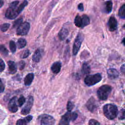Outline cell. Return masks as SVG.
<instances>
[{"instance_id": "38", "label": "cell", "mask_w": 125, "mask_h": 125, "mask_svg": "<svg viewBox=\"0 0 125 125\" xmlns=\"http://www.w3.org/2000/svg\"><path fill=\"white\" fill-rule=\"evenodd\" d=\"M4 85L1 80V79L0 78V92H2L4 91Z\"/></svg>"}, {"instance_id": "23", "label": "cell", "mask_w": 125, "mask_h": 125, "mask_svg": "<svg viewBox=\"0 0 125 125\" xmlns=\"http://www.w3.org/2000/svg\"><path fill=\"white\" fill-rule=\"evenodd\" d=\"M0 53L4 57H6L8 55L9 51L3 45L0 44Z\"/></svg>"}, {"instance_id": "39", "label": "cell", "mask_w": 125, "mask_h": 125, "mask_svg": "<svg viewBox=\"0 0 125 125\" xmlns=\"http://www.w3.org/2000/svg\"><path fill=\"white\" fill-rule=\"evenodd\" d=\"M120 70L121 71V72L124 75H125V63L123 64L120 68Z\"/></svg>"}, {"instance_id": "18", "label": "cell", "mask_w": 125, "mask_h": 125, "mask_svg": "<svg viewBox=\"0 0 125 125\" xmlns=\"http://www.w3.org/2000/svg\"><path fill=\"white\" fill-rule=\"evenodd\" d=\"M41 53L40 49H37L32 56V60L36 62H39L41 59Z\"/></svg>"}, {"instance_id": "1", "label": "cell", "mask_w": 125, "mask_h": 125, "mask_svg": "<svg viewBox=\"0 0 125 125\" xmlns=\"http://www.w3.org/2000/svg\"><path fill=\"white\" fill-rule=\"evenodd\" d=\"M103 111L105 117L109 120L115 119L118 114L117 106L112 104H105L103 107Z\"/></svg>"}, {"instance_id": "17", "label": "cell", "mask_w": 125, "mask_h": 125, "mask_svg": "<svg viewBox=\"0 0 125 125\" xmlns=\"http://www.w3.org/2000/svg\"><path fill=\"white\" fill-rule=\"evenodd\" d=\"M34 77L33 73H31L28 74L24 78V84L26 86L29 85L31 84Z\"/></svg>"}, {"instance_id": "4", "label": "cell", "mask_w": 125, "mask_h": 125, "mask_svg": "<svg viewBox=\"0 0 125 125\" xmlns=\"http://www.w3.org/2000/svg\"><path fill=\"white\" fill-rule=\"evenodd\" d=\"M102 79V76L99 73L87 76L84 80V83L88 86H92L100 82Z\"/></svg>"}, {"instance_id": "31", "label": "cell", "mask_w": 125, "mask_h": 125, "mask_svg": "<svg viewBox=\"0 0 125 125\" xmlns=\"http://www.w3.org/2000/svg\"><path fill=\"white\" fill-rule=\"evenodd\" d=\"M29 54H30L29 50L28 49H26L22 52V53L21 55V58L22 59L26 58L29 56Z\"/></svg>"}, {"instance_id": "15", "label": "cell", "mask_w": 125, "mask_h": 125, "mask_svg": "<svg viewBox=\"0 0 125 125\" xmlns=\"http://www.w3.org/2000/svg\"><path fill=\"white\" fill-rule=\"evenodd\" d=\"M68 30L66 28L62 27L61 28L58 33V37L60 40L63 41L68 35Z\"/></svg>"}, {"instance_id": "22", "label": "cell", "mask_w": 125, "mask_h": 125, "mask_svg": "<svg viewBox=\"0 0 125 125\" xmlns=\"http://www.w3.org/2000/svg\"><path fill=\"white\" fill-rule=\"evenodd\" d=\"M74 23H75V25L77 27L82 28V17H80L79 15L76 16L74 19Z\"/></svg>"}, {"instance_id": "25", "label": "cell", "mask_w": 125, "mask_h": 125, "mask_svg": "<svg viewBox=\"0 0 125 125\" xmlns=\"http://www.w3.org/2000/svg\"><path fill=\"white\" fill-rule=\"evenodd\" d=\"M105 11L106 13H110L112 9V2L111 0H108L105 3Z\"/></svg>"}, {"instance_id": "10", "label": "cell", "mask_w": 125, "mask_h": 125, "mask_svg": "<svg viewBox=\"0 0 125 125\" xmlns=\"http://www.w3.org/2000/svg\"><path fill=\"white\" fill-rule=\"evenodd\" d=\"M16 101H17V97H14L10 100L8 103V108L9 110L11 112H12V113L16 112L18 109Z\"/></svg>"}, {"instance_id": "21", "label": "cell", "mask_w": 125, "mask_h": 125, "mask_svg": "<svg viewBox=\"0 0 125 125\" xmlns=\"http://www.w3.org/2000/svg\"><path fill=\"white\" fill-rule=\"evenodd\" d=\"M81 17H82V28H83L90 23V20L89 17L85 15H83Z\"/></svg>"}, {"instance_id": "29", "label": "cell", "mask_w": 125, "mask_h": 125, "mask_svg": "<svg viewBox=\"0 0 125 125\" xmlns=\"http://www.w3.org/2000/svg\"><path fill=\"white\" fill-rule=\"evenodd\" d=\"M10 25V24L8 23H3V24L0 25V29L3 32H6L8 29V28H9Z\"/></svg>"}, {"instance_id": "42", "label": "cell", "mask_w": 125, "mask_h": 125, "mask_svg": "<svg viewBox=\"0 0 125 125\" xmlns=\"http://www.w3.org/2000/svg\"><path fill=\"white\" fill-rule=\"evenodd\" d=\"M4 4V1L3 0H0V8L2 7Z\"/></svg>"}, {"instance_id": "37", "label": "cell", "mask_w": 125, "mask_h": 125, "mask_svg": "<svg viewBox=\"0 0 125 125\" xmlns=\"http://www.w3.org/2000/svg\"><path fill=\"white\" fill-rule=\"evenodd\" d=\"M25 62L23 61H21L19 62V67L20 70H22L25 66Z\"/></svg>"}, {"instance_id": "36", "label": "cell", "mask_w": 125, "mask_h": 125, "mask_svg": "<svg viewBox=\"0 0 125 125\" xmlns=\"http://www.w3.org/2000/svg\"><path fill=\"white\" fill-rule=\"evenodd\" d=\"M89 125H100V123L95 119H90L88 122Z\"/></svg>"}, {"instance_id": "35", "label": "cell", "mask_w": 125, "mask_h": 125, "mask_svg": "<svg viewBox=\"0 0 125 125\" xmlns=\"http://www.w3.org/2000/svg\"><path fill=\"white\" fill-rule=\"evenodd\" d=\"M73 107H74V104H72V103L70 101L68 102L67 104V109L68 111L71 112V111L73 108Z\"/></svg>"}, {"instance_id": "27", "label": "cell", "mask_w": 125, "mask_h": 125, "mask_svg": "<svg viewBox=\"0 0 125 125\" xmlns=\"http://www.w3.org/2000/svg\"><path fill=\"white\" fill-rule=\"evenodd\" d=\"M9 48L12 53H14L16 52L17 46L15 42L14 41H11L9 42Z\"/></svg>"}, {"instance_id": "5", "label": "cell", "mask_w": 125, "mask_h": 125, "mask_svg": "<svg viewBox=\"0 0 125 125\" xmlns=\"http://www.w3.org/2000/svg\"><path fill=\"white\" fill-rule=\"evenodd\" d=\"M84 38L83 35L82 33H79L75 38L73 46V54L75 56L79 51L81 44Z\"/></svg>"}, {"instance_id": "34", "label": "cell", "mask_w": 125, "mask_h": 125, "mask_svg": "<svg viewBox=\"0 0 125 125\" xmlns=\"http://www.w3.org/2000/svg\"><path fill=\"white\" fill-rule=\"evenodd\" d=\"M5 68V64L4 61L0 58V73L2 72Z\"/></svg>"}, {"instance_id": "3", "label": "cell", "mask_w": 125, "mask_h": 125, "mask_svg": "<svg viewBox=\"0 0 125 125\" xmlns=\"http://www.w3.org/2000/svg\"><path fill=\"white\" fill-rule=\"evenodd\" d=\"M112 87L109 85H103L101 86L97 91L98 98L101 100H105L111 93Z\"/></svg>"}, {"instance_id": "2", "label": "cell", "mask_w": 125, "mask_h": 125, "mask_svg": "<svg viewBox=\"0 0 125 125\" xmlns=\"http://www.w3.org/2000/svg\"><path fill=\"white\" fill-rule=\"evenodd\" d=\"M19 0H15L12 2L10 4L9 7L7 9L5 13V17L10 20H13L17 18L19 15L18 8L19 3Z\"/></svg>"}, {"instance_id": "6", "label": "cell", "mask_w": 125, "mask_h": 125, "mask_svg": "<svg viewBox=\"0 0 125 125\" xmlns=\"http://www.w3.org/2000/svg\"><path fill=\"white\" fill-rule=\"evenodd\" d=\"M30 25L28 22H22L17 29V34L19 36H25L27 34L30 29Z\"/></svg>"}, {"instance_id": "40", "label": "cell", "mask_w": 125, "mask_h": 125, "mask_svg": "<svg viewBox=\"0 0 125 125\" xmlns=\"http://www.w3.org/2000/svg\"><path fill=\"white\" fill-rule=\"evenodd\" d=\"M33 118V117L31 115H28L27 116H26L25 118H24V119H25V120L27 122H30Z\"/></svg>"}, {"instance_id": "19", "label": "cell", "mask_w": 125, "mask_h": 125, "mask_svg": "<svg viewBox=\"0 0 125 125\" xmlns=\"http://www.w3.org/2000/svg\"><path fill=\"white\" fill-rule=\"evenodd\" d=\"M27 42L25 39L23 38H20L17 41V46L19 49L24 48L26 45Z\"/></svg>"}, {"instance_id": "8", "label": "cell", "mask_w": 125, "mask_h": 125, "mask_svg": "<svg viewBox=\"0 0 125 125\" xmlns=\"http://www.w3.org/2000/svg\"><path fill=\"white\" fill-rule=\"evenodd\" d=\"M33 104V97L31 96H28L27 98V100L25 104V105L22 108L21 111V113L24 115L28 114L30 111V109L32 106Z\"/></svg>"}, {"instance_id": "26", "label": "cell", "mask_w": 125, "mask_h": 125, "mask_svg": "<svg viewBox=\"0 0 125 125\" xmlns=\"http://www.w3.org/2000/svg\"><path fill=\"white\" fill-rule=\"evenodd\" d=\"M28 4V1L26 0H24L19 6L18 8V10L19 14L22 11L24 7Z\"/></svg>"}, {"instance_id": "30", "label": "cell", "mask_w": 125, "mask_h": 125, "mask_svg": "<svg viewBox=\"0 0 125 125\" xmlns=\"http://www.w3.org/2000/svg\"><path fill=\"white\" fill-rule=\"evenodd\" d=\"M118 114L119 119L123 120L125 119V108L121 109Z\"/></svg>"}, {"instance_id": "33", "label": "cell", "mask_w": 125, "mask_h": 125, "mask_svg": "<svg viewBox=\"0 0 125 125\" xmlns=\"http://www.w3.org/2000/svg\"><path fill=\"white\" fill-rule=\"evenodd\" d=\"M27 123L24 119H20L17 121L16 125H27Z\"/></svg>"}, {"instance_id": "11", "label": "cell", "mask_w": 125, "mask_h": 125, "mask_svg": "<svg viewBox=\"0 0 125 125\" xmlns=\"http://www.w3.org/2000/svg\"><path fill=\"white\" fill-rule=\"evenodd\" d=\"M108 26L109 30L110 31H114L117 28V21L116 19L113 17H111L108 22Z\"/></svg>"}, {"instance_id": "41", "label": "cell", "mask_w": 125, "mask_h": 125, "mask_svg": "<svg viewBox=\"0 0 125 125\" xmlns=\"http://www.w3.org/2000/svg\"><path fill=\"white\" fill-rule=\"evenodd\" d=\"M78 8L81 11H83V4L82 3H81L78 5Z\"/></svg>"}, {"instance_id": "32", "label": "cell", "mask_w": 125, "mask_h": 125, "mask_svg": "<svg viewBox=\"0 0 125 125\" xmlns=\"http://www.w3.org/2000/svg\"><path fill=\"white\" fill-rule=\"evenodd\" d=\"M25 102V99L23 96H21L18 100V103L19 106H22Z\"/></svg>"}, {"instance_id": "7", "label": "cell", "mask_w": 125, "mask_h": 125, "mask_svg": "<svg viewBox=\"0 0 125 125\" xmlns=\"http://www.w3.org/2000/svg\"><path fill=\"white\" fill-rule=\"evenodd\" d=\"M39 119L41 125H53L55 123L54 118L48 114H42L40 116Z\"/></svg>"}, {"instance_id": "9", "label": "cell", "mask_w": 125, "mask_h": 125, "mask_svg": "<svg viewBox=\"0 0 125 125\" xmlns=\"http://www.w3.org/2000/svg\"><path fill=\"white\" fill-rule=\"evenodd\" d=\"M86 106L87 109L93 112L96 110L97 106L96 104V101L93 97H91L87 102L86 104Z\"/></svg>"}, {"instance_id": "24", "label": "cell", "mask_w": 125, "mask_h": 125, "mask_svg": "<svg viewBox=\"0 0 125 125\" xmlns=\"http://www.w3.org/2000/svg\"><path fill=\"white\" fill-rule=\"evenodd\" d=\"M118 15L120 18L125 19V4H123L120 8L118 11Z\"/></svg>"}, {"instance_id": "28", "label": "cell", "mask_w": 125, "mask_h": 125, "mask_svg": "<svg viewBox=\"0 0 125 125\" xmlns=\"http://www.w3.org/2000/svg\"><path fill=\"white\" fill-rule=\"evenodd\" d=\"M22 21H23V19L22 18H20L18 19L13 23V27L17 28L22 23Z\"/></svg>"}, {"instance_id": "43", "label": "cell", "mask_w": 125, "mask_h": 125, "mask_svg": "<svg viewBox=\"0 0 125 125\" xmlns=\"http://www.w3.org/2000/svg\"><path fill=\"white\" fill-rule=\"evenodd\" d=\"M122 43L124 44V45L125 46V38L123 39V41H122Z\"/></svg>"}, {"instance_id": "14", "label": "cell", "mask_w": 125, "mask_h": 125, "mask_svg": "<svg viewBox=\"0 0 125 125\" xmlns=\"http://www.w3.org/2000/svg\"><path fill=\"white\" fill-rule=\"evenodd\" d=\"M8 66V71L11 74H15L17 71V66L16 63L12 61H9L7 62Z\"/></svg>"}, {"instance_id": "16", "label": "cell", "mask_w": 125, "mask_h": 125, "mask_svg": "<svg viewBox=\"0 0 125 125\" xmlns=\"http://www.w3.org/2000/svg\"><path fill=\"white\" fill-rule=\"evenodd\" d=\"M61 67V63L60 62H56L52 64L51 67V70L54 74H58L60 72Z\"/></svg>"}, {"instance_id": "13", "label": "cell", "mask_w": 125, "mask_h": 125, "mask_svg": "<svg viewBox=\"0 0 125 125\" xmlns=\"http://www.w3.org/2000/svg\"><path fill=\"white\" fill-rule=\"evenodd\" d=\"M107 75L110 79H115L119 77V74L118 71L115 68H109L107 71Z\"/></svg>"}, {"instance_id": "20", "label": "cell", "mask_w": 125, "mask_h": 125, "mask_svg": "<svg viewBox=\"0 0 125 125\" xmlns=\"http://www.w3.org/2000/svg\"><path fill=\"white\" fill-rule=\"evenodd\" d=\"M82 71L84 74H88L90 72V67L87 63H83L82 67Z\"/></svg>"}, {"instance_id": "12", "label": "cell", "mask_w": 125, "mask_h": 125, "mask_svg": "<svg viewBox=\"0 0 125 125\" xmlns=\"http://www.w3.org/2000/svg\"><path fill=\"white\" fill-rule=\"evenodd\" d=\"M59 0H53L49 4V5H48V8H47V11H46V13L45 15V16L43 17V21L44 22H46L48 18L50 16V13H51V12L52 11V8L54 7V6L56 5V4L58 2Z\"/></svg>"}]
</instances>
